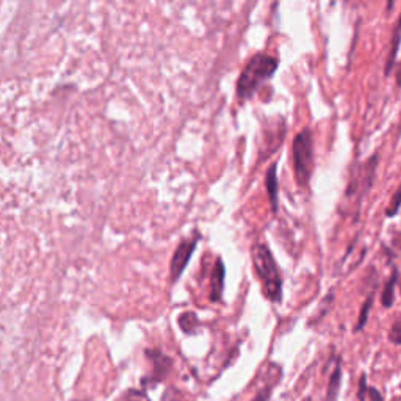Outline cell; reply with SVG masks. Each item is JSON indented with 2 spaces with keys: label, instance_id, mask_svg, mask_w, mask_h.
<instances>
[{
  "label": "cell",
  "instance_id": "1",
  "mask_svg": "<svg viewBox=\"0 0 401 401\" xmlns=\"http://www.w3.org/2000/svg\"><path fill=\"white\" fill-rule=\"evenodd\" d=\"M279 66V60L276 57L268 55V53H256L249 60L242 71L240 77L237 80V96L238 99H249L259 89L263 83L270 80L276 73Z\"/></svg>",
  "mask_w": 401,
  "mask_h": 401
},
{
  "label": "cell",
  "instance_id": "2",
  "mask_svg": "<svg viewBox=\"0 0 401 401\" xmlns=\"http://www.w3.org/2000/svg\"><path fill=\"white\" fill-rule=\"evenodd\" d=\"M251 254H253L256 271L262 280L263 293L271 303L280 304L283 301V278H280L279 268L270 248L265 243H256L251 249Z\"/></svg>",
  "mask_w": 401,
  "mask_h": 401
},
{
  "label": "cell",
  "instance_id": "3",
  "mask_svg": "<svg viewBox=\"0 0 401 401\" xmlns=\"http://www.w3.org/2000/svg\"><path fill=\"white\" fill-rule=\"evenodd\" d=\"M293 168H295L296 182L306 187L314 170V139L312 132L304 129L293 140Z\"/></svg>",
  "mask_w": 401,
  "mask_h": 401
},
{
  "label": "cell",
  "instance_id": "4",
  "mask_svg": "<svg viewBox=\"0 0 401 401\" xmlns=\"http://www.w3.org/2000/svg\"><path fill=\"white\" fill-rule=\"evenodd\" d=\"M378 155H373L370 157L362 166H359L357 171H353V176L350 179L348 188H346V199H353L356 197L357 206L361 204L362 197L372 190V185L375 181V175H376V166H378Z\"/></svg>",
  "mask_w": 401,
  "mask_h": 401
},
{
  "label": "cell",
  "instance_id": "5",
  "mask_svg": "<svg viewBox=\"0 0 401 401\" xmlns=\"http://www.w3.org/2000/svg\"><path fill=\"white\" fill-rule=\"evenodd\" d=\"M197 244V238H193V240H184L175 251V256L171 259V280L176 283L179 278L182 276V273L187 268L188 262L193 256L195 249Z\"/></svg>",
  "mask_w": 401,
  "mask_h": 401
},
{
  "label": "cell",
  "instance_id": "6",
  "mask_svg": "<svg viewBox=\"0 0 401 401\" xmlns=\"http://www.w3.org/2000/svg\"><path fill=\"white\" fill-rule=\"evenodd\" d=\"M146 356L151 359L154 364V372H152V386L157 384L161 380L168 375L170 370L172 368V359L168 357L159 350H146Z\"/></svg>",
  "mask_w": 401,
  "mask_h": 401
},
{
  "label": "cell",
  "instance_id": "7",
  "mask_svg": "<svg viewBox=\"0 0 401 401\" xmlns=\"http://www.w3.org/2000/svg\"><path fill=\"white\" fill-rule=\"evenodd\" d=\"M224 278H226V267L223 260L217 259L212 271V285H211V301L212 303H220L223 299V292H224Z\"/></svg>",
  "mask_w": 401,
  "mask_h": 401
},
{
  "label": "cell",
  "instance_id": "8",
  "mask_svg": "<svg viewBox=\"0 0 401 401\" xmlns=\"http://www.w3.org/2000/svg\"><path fill=\"white\" fill-rule=\"evenodd\" d=\"M400 283V271L397 267H392V273L389 279L382 285L381 292V304L384 309H392L395 304V289L398 287Z\"/></svg>",
  "mask_w": 401,
  "mask_h": 401
},
{
  "label": "cell",
  "instance_id": "9",
  "mask_svg": "<svg viewBox=\"0 0 401 401\" xmlns=\"http://www.w3.org/2000/svg\"><path fill=\"white\" fill-rule=\"evenodd\" d=\"M340 386H342V357H337L336 365L331 376L328 381V391H326V401H337Z\"/></svg>",
  "mask_w": 401,
  "mask_h": 401
},
{
  "label": "cell",
  "instance_id": "10",
  "mask_svg": "<svg viewBox=\"0 0 401 401\" xmlns=\"http://www.w3.org/2000/svg\"><path fill=\"white\" fill-rule=\"evenodd\" d=\"M376 289H378V284H376L372 292H368L367 298H365V301L362 303L361 310H359V317H357V321H356V326L353 331L355 332H361L364 331V328L367 326L368 319H370V310L373 308V303H375V295H376Z\"/></svg>",
  "mask_w": 401,
  "mask_h": 401
},
{
  "label": "cell",
  "instance_id": "11",
  "mask_svg": "<svg viewBox=\"0 0 401 401\" xmlns=\"http://www.w3.org/2000/svg\"><path fill=\"white\" fill-rule=\"evenodd\" d=\"M400 43H401V15L398 17L397 26H395V28H393V37H392V43H391L392 46H391V52H389V57H387V63H386V75H391L392 71L395 69Z\"/></svg>",
  "mask_w": 401,
  "mask_h": 401
},
{
  "label": "cell",
  "instance_id": "12",
  "mask_svg": "<svg viewBox=\"0 0 401 401\" xmlns=\"http://www.w3.org/2000/svg\"><path fill=\"white\" fill-rule=\"evenodd\" d=\"M267 191L270 202L273 206V212H278V175L276 165H271L267 172Z\"/></svg>",
  "mask_w": 401,
  "mask_h": 401
},
{
  "label": "cell",
  "instance_id": "13",
  "mask_svg": "<svg viewBox=\"0 0 401 401\" xmlns=\"http://www.w3.org/2000/svg\"><path fill=\"white\" fill-rule=\"evenodd\" d=\"M179 326L185 334H195L197 326H199V320H197L195 312H184L179 317Z\"/></svg>",
  "mask_w": 401,
  "mask_h": 401
},
{
  "label": "cell",
  "instance_id": "14",
  "mask_svg": "<svg viewBox=\"0 0 401 401\" xmlns=\"http://www.w3.org/2000/svg\"><path fill=\"white\" fill-rule=\"evenodd\" d=\"M389 342L395 346H401V314L393 320L389 329Z\"/></svg>",
  "mask_w": 401,
  "mask_h": 401
},
{
  "label": "cell",
  "instance_id": "15",
  "mask_svg": "<svg viewBox=\"0 0 401 401\" xmlns=\"http://www.w3.org/2000/svg\"><path fill=\"white\" fill-rule=\"evenodd\" d=\"M400 208H401V184H400V187L395 190L392 199H391V202H389V207H387V211H386V217L393 218L395 215H398Z\"/></svg>",
  "mask_w": 401,
  "mask_h": 401
},
{
  "label": "cell",
  "instance_id": "16",
  "mask_svg": "<svg viewBox=\"0 0 401 401\" xmlns=\"http://www.w3.org/2000/svg\"><path fill=\"white\" fill-rule=\"evenodd\" d=\"M119 401H149V398L146 392L139 391V389H130L119 398Z\"/></svg>",
  "mask_w": 401,
  "mask_h": 401
},
{
  "label": "cell",
  "instance_id": "17",
  "mask_svg": "<svg viewBox=\"0 0 401 401\" xmlns=\"http://www.w3.org/2000/svg\"><path fill=\"white\" fill-rule=\"evenodd\" d=\"M367 395H368L367 375L362 373L361 378H359V384H357V400L359 401H367Z\"/></svg>",
  "mask_w": 401,
  "mask_h": 401
},
{
  "label": "cell",
  "instance_id": "18",
  "mask_svg": "<svg viewBox=\"0 0 401 401\" xmlns=\"http://www.w3.org/2000/svg\"><path fill=\"white\" fill-rule=\"evenodd\" d=\"M367 398H370V401H384V395H382L376 387L368 386Z\"/></svg>",
  "mask_w": 401,
  "mask_h": 401
},
{
  "label": "cell",
  "instance_id": "19",
  "mask_svg": "<svg viewBox=\"0 0 401 401\" xmlns=\"http://www.w3.org/2000/svg\"><path fill=\"white\" fill-rule=\"evenodd\" d=\"M270 395H271V389L265 387L263 391H260L259 393H257V397L253 401H268V400H270Z\"/></svg>",
  "mask_w": 401,
  "mask_h": 401
},
{
  "label": "cell",
  "instance_id": "20",
  "mask_svg": "<svg viewBox=\"0 0 401 401\" xmlns=\"http://www.w3.org/2000/svg\"><path fill=\"white\" fill-rule=\"evenodd\" d=\"M395 75H397V83H398V87H401V63L398 64V69L395 71Z\"/></svg>",
  "mask_w": 401,
  "mask_h": 401
},
{
  "label": "cell",
  "instance_id": "21",
  "mask_svg": "<svg viewBox=\"0 0 401 401\" xmlns=\"http://www.w3.org/2000/svg\"><path fill=\"white\" fill-rule=\"evenodd\" d=\"M386 2H387V11H392L393 5L397 3V0H386Z\"/></svg>",
  "mask_w": 401,
  "mask_h": 401
},
{
  "label": "cell",
  "instance_id": "22",
  "mask_svg": "<svg viewBox=\"0 0 401 401\" xmlns=\"http://www.w3.org/2000/svg\"><path fill=\"white\" fill-rule=\"evenodd\" d=\"M397 132H398V139H400V136H401V118H400V125H398Z\"/></svg>",
  "mask_w": 401,
  "mask_h": 401
},
{
  "label": "cell",
  "instance_id": "23",
  "mask_svg": "<svg viewBox=\"0 0 401 401\" xmlns=\"http://www.w3.org/2000/svg\"><path fill=\"white\" fill-rule=\"evenodd\" d=\"M398 289H400V295H401V278H400V283H398Z\"/></svg>",
  "mask_w": 401,
  "mask_h": 401
}]
</instances>
